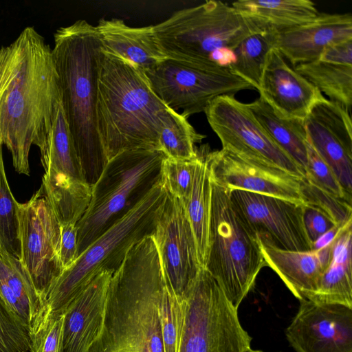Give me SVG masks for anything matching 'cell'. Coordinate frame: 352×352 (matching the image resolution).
Masks as SVG:
<instances>
[{
  "label": "cell",
  "instance_id": "obj_33",
  "mask_svg": "<svg viewBox=\"0 0 352 352\" xmlns=\"http://www.w3.org/2000/svg\"><path fill=\"white\" fill-rule=\"evenodd\" d=\"M2 146L0 141V248L20 259L19 203L14 198L8 183L3 160Z\"/></svg>",
  "mask_w": 352,
  "mask_h": 352
},
{
  "label": "cell",
  "instance_id": "obj_11",
  "mask_svg": "<svg viewBox=\"0 0 352 352\" xmlns=\"http://www.w3.org/2000/svg\"><path fill=\"white\" fill-rule=\"evenodd\" d=\"M204 112L221 142L222 149L246 161L279 169L300 179L305 177L304 170L259 124L248 104L234 96L217 97Z\"/></svg>",
  "mask_w": 352,
  "mask_h": 352
},
{
  "label": "cell",
  "instance_id": "obj_13",
  "mask_svg": "<svg viewBox=\"0 0 352 352\" xmlns=\"http://www.w3.org/2000/svg\"><path fill=\"white\" fill-rule=\"evenodd\" d=\"M230 199L242 222L256 237L285 250H312L303 221L305 204L241 190H230Z\"/></svg>",
  "mask_w": 352,
  "mask_h": 352
},
{
  "label": "cell",
  "instance_id": "obj_34",
  "mask_svg": "<svg viewBox=\"0 0 352 352\" xmlns=\"http://www.w3.org/2000/svg\"><path fill=\"white\" fill-rule=\"evenodd\" d=\"M184 307L185 297L177 296L166 280L159 306L164 352H178Z\"/></svg>",
  "mask_w": 352,
  "mask_h": 352
},
{
  "label": "cell",
  "instance_id": "obj_18",
  "mask_svg": "<svg viewBox=\"0 0 352 352\" xmlns=\"http://www.w3.org/2000/svg\"><path fill=\"white\" fill-rule=\"evenodd\" d=\"M258 91L279 116L300 120L324 97L274 47L267 54Z\"/></svg>",
  "mask_w": 352,
  "mask_h": 352
},
{
  "label": "cell",
  "instance_id": "obj_21",
  "mask_svg": "<svg viewBox=\"0 0 352 352\" xmlns=\"http://www.w3.org/2000/svg\"><path fill=\"white\" fill-rule=\"evenodd\" d=\"M335 239L319 250L289 251L258 238L266 266L276 272L299 300L309 298L315 292L331 262Z\"/></svg>",
  "mask_w": 352,
  "mask_h": 352
},
{
  "label": "cell",
  "instance_id": "obj_8",
  "mask_svg": "<svg viewBox=\"0 0 352 352\" xmlns=\"http://www.w3.org/2000/svg\"><path fill=\"white\" fill-rule=\"evenodd\" d=\"M211 209L205 265L236 309L266 266L258 238L235 211L230 190L210 180Z\"/></svg>",
  "mask_w": 352,
  "mask_h": 352
},
{
  "label": "cell",
  "instance_id": "obj_30",
  "mask_svg": "<svg viewBox=\"0 0 352 352\" xmlns=\"http://www.w3.org/2000/svg\"><path fill=\"white\" fill-rule=\"evenodd\" d=\"M0 278L10 287L30 318V334L40 324L44 305L21 260L0 249Z\"/></svg>",
  "mask_w": 352,
  "mask_h": 352
},
{
  "label": "cell",
  "instance_id": "obj_14",
  "mask_svg": "<svg viewBox=\"0 0 352 352\" xmlns=\"http://www.w3.org/2000/svg\"><path fill=\"white\" fill-rule=\"evenodd\" d=\"M153 236L167 283L177 296L184 298L202 267L184 204L167 190Z\"/></svg>",
  "mask_w": 352,
  "mask_h": 352
},
{
  "label": "cell",
  "instance_id": "obj_43",
  "mask_svg": "<svg viewBox=\"0 0 352 352\" xmlns=\"http://www.w3.org/2000/svg\"><path fill=\"white\" fill-rule=\"evenodd\" d=\"M352 222V219H349L346 223L341 225H335L332 228L326 232L324 234L320 236L316 241L312 243V250H319L327 244L331 243L342 230L349 223Z\"/></svg>",
  "mask_w": 352,
  "mask_h": 352
},
{
  "label": "cell",
  "instance_id": "obj_15",
  "mask_svg": "<svg viewBox=\"0 0 352 352\" xmlns=\"http://www.w3.org/2000/svg\"><path fill=\"white\" fill-rule=\"evenodd\" d=\"M285 334L296 352H352V308L302 299Z\"/></svg>",
  "mask_w": 352,
  "mask_h": 352
},
{
  "label": "cell",
  "instance_id": "obj_41",
  "mask_svg": "<svg viewBox=\"0 0 352 352\" xmlns=\"http://www.w3.org/2000/svg\"><path fill=\"white\" fill-rule=\"evenodd\" d=\"M60 258L63 271L70 267L78 258L76 224L60 225Z\"/></svg>",
  "mask_w": 352,
  "mask_h": 352
},
{
  "label": "cell",
  "instance_id": "obj_28",
  "mask_svg": "<svg viewBox=\"0 0 352 352\" xmlns=\"http://www.w3.org/2000/svg\"><path fill=\"white\" fill-rule=\"evenodd\" d=\"M40 152L45 171L53 170L85 181L61 104Z\"/></svg>",
  "mask_w": 352,
  "mask_h": 352
},
{
  "label": "cell",
  "instance_id": "obj_4",
  "mask_svg": "<svg viewBox=\"0 0 352 352\" xmlns=\"http://www.w3.org/2000/svg\"><path fill=\"white\" fill-rule=\"evenodd\" d=\"M169 109L142 69L101 50L96 117L108 160L128 150H160V129Z\"/></svg>",
  "mask_w": 352,
  "mask_h": 352
},
{
  "label": "cell",
  "instance_id": "obj_38",
  "mask_svg": "<svg viewBox=\"0 0 352 352\" xmlns=\"http://www.w3.org/2000/svg\"><path fill=\"white\" fill-rule=\"evenodd\" d=\"M306 146L305 177L330 194L351 204V195L342 187L330 166L307 140Z\"/></svg>",
  "mask_w": 352,
  "mask_h": 352
},
{
  "label": "cell",
  "instance_id": "obj_39",
  "mask_svg": "<svg viewBox=\"0 0 352 352\" xmlns=\"http://www.w3.org/2000/svg\"><path fill=\"white\" fill-rule=\"evenodd\" d=\"M64 314H51L30 333V352H60Z\"/></svg>",
  "mask_w": 352,
  "mask_h": 352
},
{
  "label": "cell",
  "instance_id": "obj_12",
  "mask_svg": "<svg viewBox=\"0 0 352 352\" xmlns=\"http://www.w3.org/2000/svg\"><path fill=\"white\" fill-rule=\"evenodd\" d=\"M18 220L20 260L45 309L63 272L59 254L60 224L40 188L29 201L18 204Z\"/></svg>",
  "mask_w": 352,
  "mask_h": 352
},
{
  "label": "cell",
  "instance_id": "obj_42",
  "mask_svg": "<svg viewBox=\"0 0 352 352\" xmlns=\"http://www.w3.org/2000/svg\"><path fill=\"white\" fill-rule=\"evenodd\" d=\"M0 296L6 305L30 327V318L10 287L0 278Z\"/></svg>",
  "mask_w": 352,
  "mask_h": 352
},
{
  "label": "cell",
  "instance_id": "obj_6",
  "mask_svg": "<svg viewBox=\"0 0 352 352\" xmlns=\"http://www.w3.org/2000/svg\"><path fill=\"white\" fill-rule=\"evenodd\" d=\"M166 157L160 150L138 148L120 152L108 160L92 186L89 207L76 223L78 257L162 181Z\"/></svg>",
  "mask_w": 352,
  "mask_h": 352
},
{
  "label": "cell",
  "instance_id": "obj_44",
  "mask_svg": "<svg viewBox=\"0 0 352 352\" xmlns=\"http://www.w3.org/2000/svg\"><path fill=\"white\" fill-rule=\"evenodd\" d=\"M243 352H263V351H258V350H253L251 348H249V349H246L245 351H244Z\"/></svg>",
  "mask_w": 352,
  "mask_h": 352
},
{
  "label": "cell",
  "instance_id": "obj_25",
  "mask_svg": "<svg viewBox=\"0 0 352 352\" xmlns=\"http://www.w3.org/2000/svg\"><path fill=\"white\" fill-rule=\"evenodd\" d=\"M232 6L239 13L275 30L305 23L320 14L309 0H241L232 3Z\"/></svg>",
  "mask_w": 352,
  "mask_h": 352
},
{
  "label": "cell",
  "instance_id": "obj_24",
  "mask_svg": "<svg viewBox=\"0 0 352 352\" xmlns=\"http://www.w3.org/2000/svg\"><path fill=\"white\" fill-rule=\"evenodd\" d=\"M60 225L76 224L89 207L92 186L53 170H47L40 187Z\"/></svg>",
  "mask_w": 352,
  "mask_h": 352
},
{
  "label": "cell",
  "instance_id": "obj_16",
  "mask_svg": "<svg viewBox=\"0 0 352 352\" xmlns=\"http://www.w3.org/2000/svg\"><path fill=\"white\" fill-rule=\"evenodd\" d=\"M307 142L330 166L345 190L352 192V122L350 111L324 97L304 119Z\"/></svg>",
  "mask_w": 352,
  "mask_h": 352
},
{
  "label": "cell",
  "instance_id": "obj_17",
  "mask_svg": "<svg viewBox=\"0 0 352 352\" xmlns=\"http://www.w3.org/2000/svg\"><path fill=\"white\" fill-rule=\"evenodd\" d=\"M206 159L210 180L230 190H241L305 204L300 190L302 179L246 161L224 149L208 153Z\"/></svg>",
  "mask_w": 352,
  "mask_h": 352
},
{
  "label": "cell",
  "instance_id": "obj_10",
  "mask_svg": "<svg viewBox=\"0 0 352 352\" xmlns=\"http://www.w3.org/2000/svg\"><path fill=\"white\" fill-rule=\"evenodd\" d=\"M144 73L163 103L176 112L182 110L181 114L186 118L204 112L219 96L253 89L229 68L194 66L170 58Z\"/></svg>",
  "mask_w": 352,
  "mask_h": 352
},
{
  "label": "cell",
  "instance_id": "obj_36",
  "mask_svg": "<svg viewBox=\"0 0 352 352\" xmlns=\"http://www.w3.org/2000/svg\"><path fill=\"white\" fill-rule=\"evenodd\" d=\"M30 329L0 296V352L30 351Z\"/></svg>",
  "mask_w": 352,
  "mask_h": 352
},
{
  "label": "cell",
  "instance_id": "obj_9",
  "mask_svg": "<svg viewBox=\"0 0 352 352\" xmlns=\"http://www.w3.org/2000/svg\"><path fill=\"white\" fill-rule=\"evenodd\" d=\"M185 297L178 352H243L251 337L215 279L201 267Z\"/></svg>",
  "mask_w": 352,
  "mask_h": 352
},
{
  "label": "cell",
  "instance_id": "obj_22",
  "mask_svg": "<svg viewBox=\"0 0 352 352\" xmlns=\"http://www.w3.org/2000/svg\"><path fill=\"white\" fill-rule=\"evenodd\" d=\"M96 30L101 50L130 61L144 72L168 58L155 36L153 25L131 27L120 19H101Z\"/></svg>",
  "mask_w": 352,
  "mask_h": 352
},
{
  "label": "cell",
  "instance_id": "obj_35",
  "mask_svg": "<svg viewBox=\"0 0 352 352\" xmlns=\"http://www.w3.org/2000/svg\"><path fill=\"white\" fill-rule=\"evenodd\" d=\"M300 190L305 205L316 207L335 225L343 224L352 219L351 203L330 194L305 177L301 179Z\"/></svg>",
  "mask_w": 352,
  "mask_h": 352
},
{
  "label": "cell",
  "instance_id": "obj_2",
  "mask_svg": "<svg viewBox=\"0 0 352 352\" xmlns=\"http://www.w3.org/2000/svg\"><path fill=\"white\" fill-rule=\"evenodd\" d=\"M165 283L154 239L144 236L113 274L103 324L89 352H164L159 306Z\"/></svg>",
  "mask_w": 352,
  "mask_h": 352
},
{
  "label": "cell",
  "instance_id": "obj_27",
  "mask_svg": "<svg viewBox=\"0 0 352 352\" xmlns=\"http://www.w3.org/2000/svg\"><path fill=\"white\" fill-rule=\"evenodd\" d=\"M197 153L192 190L183 204L195 235L199 261L204 267L208 250L211 184L206 155Z\"/></svg>",
  "mask_w": 352,
  "mask_h": 352
},
{
  "label": "cell",
  "instance_id": "obj_45",
  "mask_svg": "<svg viewBox=\"0 0 352 352\" xmlns=\"http://www.w3.org/2000/svg\"><path fill=\"white\" fill-rule=\"evenodd\" d=\"M0 249H1V248H0Z\"/></svg>",
  "mask_w": 352,
  "mask_h": 352
},
{
  "label": "cell",
  "instance_id": "obj_3",
  "mask_svg": "<svg viewBox=\"0 0 352 352\" xmlns=\"http://www.w3.org/2000/svg\"><path fill=\"white\" fill-rule=\"evenodd\" d=\"M52 49L61 105L84 179L94 186L108 159L97 128L98 60L101 45L96 27L85 20L58 28Z\"/></svg>",
  "mask_w": 352,
  "mask_h": 352
},
{
  "label": "cell",
  "instance_id": "obj_20",
  "mask_svg": "<svg viewBox=\"0 0 352 352\" xmlns=\"http://www.w3.org/2000/svg\"><path fill=\"white\" fill-rule=\"evenodd\" d=\"M114 272L103 270L65 310L60 352H89L102 329Z\"/></svg>",
  "mask_w": 352,
  "mask_h": 352
},
{
  "label": "cell",
  "instance_id": "obj_32",
  "mask_svg": "<svg viewBox=\"0 0 352 352\" xmlns=\"http://www.w3.org/2000/svg\"><path fill=\"white\" fill-rule=\"evenodd\" d=\"M274 30H264L243 39L234 49L236 59L229 67L232 74L257 91L267 54L273 47Z\"/></svg>",
  "mask_w": 352,
  "mask_h": 352
},
{
  "label": "cell",
  "instance_id": "obj_23",
  "mask_svg": "<svg viewBox=\"0 0 352 352\" xmlns=\"http://www.w3.org/2000/svg\"><path fill=\"white\" fill-rule=\"evenodd\" d=\"M351 224L349 223L336 238L331 262L308 300L352 308Z\"/></svg>",
  "mask_w": 352,
  "mask_h": 352
},
{
  "label": "cell",
  "instance_id": "obj_1",
  "mask_svg": "<svg viewBox=\"0 0 352 352\" xmlns=\"http://www.w3.org/2000/svg\"><path fill=\"white\" fill-rule=\"evenodd\" d=\"M60 104L52 48L33 27H26L0 47V141L18 173L30 175L31 146L43 149Z\"/></svg>",
  "mask_w": 352,
  "mask_h": 352
},
{
  "label": "cell",
  "instance_id": "obj_19",
  "mask_svg": "<svg viewBox=\"0 0 352 352\" xmlns=\"http://www.w3.org/2000/svg\"><path fill=\"white\" fill-rule=\"evenodd\" d=\"M351 39L352 16L350 13H320L311 21L274 30L273 47L294 67L317 60L330 45Z\"/></svg>",
  "mask_w": 352,
  "mask_h": 352
},
{
  "label": "cell",
  "instance_id": "obj_37",
  "mask_svg": "<svg viewBox=\"0 0 352 352\" xmlns=\"http://www.w3.org/2000/svg\"><path fill=\"white\" fill-rule=\"evenodd\" d=\"M197 159V156L190 160L166 157L162 163V177L166 190L182 202L190 194Z\"/></svg>",
  "mask_w": 352,
  "mask_h": 352
},
{
  "label": "cell",
  "instance_id": "obj_26",
  "mask_svg": "<svg viewBox=\"0 0 352 352\" xmlns=\"http://www.w3.org/2000/svg\"><path fill=\"white\" fill-rule=\"evenodd\" d=\"M247 104L268 135L305 173L307 136L304 120L279 116L261 96Z\"/></svg>",
  "mask_w": 352,
  "mask_h": 352
},
{
  "label": "cell",
  "instance_id": "obj_5",
  "mask_svg": "<svg viewBox=\"0 0 352 352\" xmlns=\"http://www.w3.org/2000/svg\"><path fill=\"white\" fill-rule=\"evenodd\" d=\"M267 29L220 1L177 10L153 25L168 58L194 66L226 68L234 63V50L243 39Z\"/></svg>",
  "mask_w": 352,
  "mask_h": 352
},
{
  "label": "cell",
  "instance_id": "obj_40",
  "mask_svg": "<svg viewBox=\"0 0 352 352\" xmlns=\"http://www.w3.org/2000/svg\"><path fill=\"white\" fill-rule=\"evenodd\" d=\"M303 221L307 234L311 243L335 226L322 212L309 205L304 206Z\"/></svg>",
  "mask_w": 352,
  "mask_h": 352
},
{
  "label": "cell",
  "instance_id": "obj_29",
  "mask_svg": "<svg viewBox=\"0 0 352 352\" xmlns=\"http://www.w3.org/2000/svg\"><path fill=\"white\" fill-rule=\"evenodd\" d=\"M294 69L330 100L346 107L349 111L352 104V65L318 58L301 63Z\"/></svg>",
  "mask_w": 352,
  "mask_h": 352
},
{
  "label": "cell",
  "instance_id": "obj_31",
  "mask_svg": "<svg viewBox=\"0 0 352 352\" xmlns=\"http://www.w3.org/2000/svg\"><path fill=\"white\" fill-rule=\"evenodd\" d=\"M205 138L195 130L186 117L170 109L161 124L159 146L166 157L190 160L197 157L195 144Z\"/></svg>",
  "mask_w": 352,
  "mask_h": 352
},
{
  "label": "cell",
  "instance_id": "obj_7",
  "mask_svg": "<svg viewBox=\"0 0 352 352\" xmlns=\"http://www.w3.org/2000/svg\"><path fill=\"white\" fill-rule=\"evenodd\" d=\"M166 190L163 181L124 217L98 237L64 270L45 302L42 321L63 314L69 303L103 270L116 272L132 245L153 235Z\"/></svg>",
  "mask_w": 352,
  "mask_h": 352
}]
</instances>
